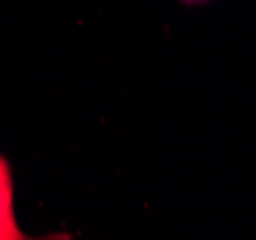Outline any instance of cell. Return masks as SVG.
<instances>
[{"label":"cell","instance_id":"obj_1","mask_svg":"<svg viewBox=\"0 0 256 240\" xmlns=\"http://www.w3.org/2000/svg\"><path fill=\"white\" fill-rule=\"evenodd\" d=\"M27 235L18 225L14 189L0 190V240H26Z\"/></svg>","mask_w":256,"mask_h":240},{"label":"cell","instance_id":"obj_2","mask_svg":"<svg viewBox=\"0 0 256 240\" xmlns=\"http://www.w3.org/2000/svg\"><path fill=\"white\" fill-rule=\"evenodd\" d=\"M10 189H14L12 171H10L8 162L0 156V190H10Z\"/></svg>","mask_w":256,"mask_h":240},{"label":"cell","instance_id":"obj_3","mask_svg":"<svg viewBox=\"0 0 256 240\" xmlns=\"http://www.w3.org/2000/svg\"><path fill=\"white\" fill-rule=\"evenodd\" d=\"M181 4H185V6H202L206 2H210V0H180Z\"/></svg>","mask_w":256,"mask_h":240}]
</instances>
